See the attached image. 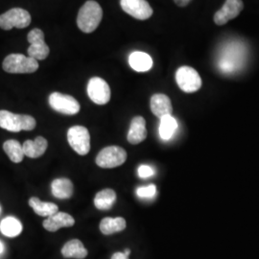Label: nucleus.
<instances>
[{"label": "nucleus", "instance_id": "obj_2", "mask_svg": "<svg viewBox=\"0 0 259 259\" xmlns=\"http://www.w3.org/2000/svg\"><path fill=\"white\" fill-rule=\"evenodd\" d=\"M36 119L27 114H16L11 111H0V127L13 133L32 131L36 128Z\"/></svg>", "mask_w": 259, "mask_h": 259}, {"label": "nucleus", "instance_id": "obj_1", "mask_svg": "<svg viewBox=\"0 0 259 259\" xmlns=\"http://www.w3.org/2000/svg\"><path fill=\"white\" fill-rule=\"evenodd\" d=\"M103 18V10L94 0L87 1L79 10L77 24L83 33H93L99 26Z\"/></svg>", "mask_w": 259, "mask_h": 259}, {"label": "nucleus", "instance_id": "obj_9", "mask_svg": "<svg viewBox=\"0 0 259 259\" xmlns=\"http://www.w3.org/2000/svg\"><path fill=\"white\" fill-rule=\"evenodd\" d=\"M50 107L60 113L74 115L80 111V104L74 97L60 93H53L49 96Z\"/></svg>", "mask_w": 259, "mask_h": 259}, {"label": "nucleus", "instance_id": "obj_23", "mask_svg": "<svg viewBox=\"0 0 259 259\" xmlns=\"http://www.w3.org/2000/svg\"><path fill=\"white\" fill-rule=\"evenodd\" d=\"M178 129V122L172 115H166L160 118L158 127V134L162 140H169L172 139Z\"/></svg>", "mask_w": 259, "mask_h": 259}, {"label": "nucleus", "instance_id": "obj_10", "mask_svg": "<svg viewBox=\"0 0 259 259\" xmlns=\"http://www.w3.org/2000/svg\"><path fill=\"white\" fill-rule=\"evenodd\" d=\"M88 94L95 104L106 105L111 99V89L102 78L93 77L88 83Z\"/></svg>", "mask_w": 259, "mask_h": 259}, {"label": "nucleus", "instance_id": "obj_21", "mask_svg": "<svg viewBox=\"0 0 259 259\" xmlns=\"http://www.w3.org/2000/svg\"><path fill=\"white\" fill-rule=\"evenodd\" d=\"M116 201V193L114 190L107 188L95 195L94 205L100 210L110 209Z\"/></svg>", "mask_w": 259, "mask_h": 259}, {"label": "nucleus", "instance_id": "obj_5", "mask_svg": "<svg viewBox=\"0 0 259 259\" xmlns=\"http://www.w3.org/2000/svg\"><path fill=\"white\" fill-rule=\"evenodd\" d=\"M176 81L179 88L186 93L198 92L202 87V79L191 66H182L176 72Z\"/></svg>", "mask_w": 259, "mask_h": 259}, {"label": "nucleus", "instance_id": "obj_30", "mask_svg": "<svg viewBox=\"0 0 259 259\" xmlns=\"http://www.w3.org/2000/svg\"><path fill=\"white\" fill-rule=\"evenodd\" d=\"M3 251H4V245H3V243L0 241V254H1Z\"/></svg>", "mask_w": 259, "mask_h": 259}, {"label": "nucleus", "instance_id": "obj_14", "mask_svg": "<svg viewBox=\"0 0 259 259\" xmlns=\"http://www.w3.org/2000/svg\"><path fill=\"white\" fill-rule=\"evenodd\" d=\"M74 218L65 212H58L49 216L47 219L44 221V228L50 232H55L62 228H69L74 226Z\"/></svg>", "mask_w": 259, "mask_h": 259}, {"label": "nucleus", "instance_id": "obj_12", "mask_svg": "<svg viewBox=\"0 0 259 259\" xmlns=\"http://www.w3.org/2000/svg\"><path fill=\"white\" fill-rule=\"evenodd\" d=\"M243 9L244 3L242 0H226L222 8L215 13L214 22L219 26L225 25L230 20L237 18Z\"/></svg>", "mask_w": 259, "mask_h": 259}, {"label": "nucleus", "instance_id": "obj_7", "mask_svg": "<svg viewBox=\"0 0 259 259\" xmlns=\"http://www.w3.org/2000/svg\"><path fill=\"white\" fill-rule=\"evenodd\" d=\"M127 159V152L119 146L103 149L96 157V164L102 168H114L122 165Z\"/></svg>", "mask_w": 259, "mask_h": 259}, {"label": "nucleus", "instance_id": "obj_16", "mask_svg": "<svg viewBox=\"0 0 259 259\" xmlns=\"http://www.w3.org/2000/svg\"><path fill=\"white\" fill-rule=\"evenodd\" d=\"M48 143L47 139L42 137H37L35 140H26L23 145L24 156L31 158H37L41 157L47 151Z\"/></svg>", "mask_w": 259, "mask_h": 259}, {"label": "nucleus", "instance_id": "obj_6", "mask_svg": "<svg viewBox=\"0 0 259 259\" xmlns=\"http://www.w3.org/2000/svg\"><path fill=\"white\" fill-rule=\"evenodd\" d=\"M31 16L26 10L13 8L0 15V28L3 30H11L13 28L23 29L30 25Z\"/></svg>", "mask_w": 259, "mask_h": 259}, {"label": "nucleus", "instance_id": "obj_27", "mask_svg": "<svg viewBox=\"0 0 259 259\" xmlns=\"http://www.w3.org/2000/svg\"><path fill=\"white\" fill-rule=\"evenodd\" d=\"M138 174L140 178H149L152 177L155 174L154 169L149 165H140L138 169Z\"/></svg>", "mask_w": 259, "mask_h": 259}, {"label": "nucleus", "instance_id": "obj_28", "mask_svg": "<svg viewBox=\"0 0 259 259\" xmlns=\"http://www.w3.org/2000/svg\"><path fill=\"white\" fill-rule=\"evenodd\" d=\"M111 259H129V256L124 252H115L112 254Z\"/></svg>", "mask_w": 259, "mask_h": 259}, {"label": "nucleus", "instance_id": "obj_32", "mask_svg": "<svg viewBox=\"0 0 259 259\" xmlns=\"http://www.w3.org/2000/svg\"><path fill=\"white\" fill-rule=\"evenodd\" d=\"M0 211H1V207H0Z\"/></svg>", "mask_w": 259, "mask_h": 259}, {"label": "nucleus", "instance_id": "obj_15", "mask_svg": "<svg viewBox=\"0 0 259 259\" xmlns=\"http://www.w3.org/2000/svg\"><path fill=\"white\" fill-rule=\"evenodd\" d=\"M147 138L146 121L142 116H136L133 118L130 126L127 139L131 144H139Z\"/></svg>", "mask_w": 259, "mask_h": 259}, {"label": "nucleus", "instance_id": "obj_11", "mask_svg": "<svg viewBox=\"0 0 259 259\" xmlns=\"http://www.w3.org/2000/svg\"><path fill=\"white\" fill-rule=\"evenodd\" d=\"M121 8L131 17L146 20L153 15V9L146 0H120Z\"/></svg>", "mask_w": 259, "mask_h": 259}, {"label": "nucleus", "instance_id": "obj_22", "mask_svg": "<svg viewBox=\"0 0 259 259\" xmlns=\"http://www.w3.org/2000/svg\"><path fill=\"white\" fill-rule=\"evenodd\" d=\"M126 229V221L122 217L116 218H104L100 223V231L105 235H111L116 232H120Z\"/></svg>", "mask_w": 259, "mask_h": 259}, {"label": "nucleus", "instance_id": "obj_18", "mask_svg": "<svg viewBox=\"0 0 259 259\" xmlns=\"http://www.w3.org/2000/svg\"><path fill=\"white\" fill-rule=\"evenodd\" d=\"M129 64L134 70L138 72H146L152 68L153 60L147 53L136 51L130 55Z\"/></svg>", "mask_w": 259, "mask_h": 259}, {"label": "nucleus", "instance_id": "obj_20", "mask_svg": "<svg viewBox=\"0 0 259 259\" xmlns=\"http://www.w3.org/2000/svg\"><path fill=\"white\" fill-rule=\"evenodd\" d=\"M29 205L33 208L36 214L42 217H49L59 211L58 205L53 203H47L40 201L37 197H32L29 200Z\"/></svg>", "mask_w": 259, "mask_h": 259}, {"label": "nucleus", "instance_id": "obj_17", "mask_svg": "<svg viewBox=\"0 0 259 259\" xmlns=\"http://www.w3.org/2000/svg\"><path fill=\"white\" fill-rule=\"evenodd\" d=\"M51 190L53 196L58 199H69L73 195V184L66 178L56 179L51 184Z\"/></svg>", "mask_w": 259, "mask_h": 259}, {"label": "nucleus", "instance_id": "obj_29", "mask_svg": "<svg viewBox=\"0 0 259 259\" xmlns=\"http://www.w3.org/2000/svg\"><path fill=\"white\" fill-rule=\"evenodd\" d=\"M191 1H192V0H174V2L176 3L178 6H180V7H185V6H187Z\"/></svg>", "mask_w": 259, "mask_h": 259}, {"label": "nucleus", "instance_id": "obj_13", "mask_svg": "<svg viewBox=\"0 0 259 259\" xmlns=\"http://www.w3.org/2000/svg\"><path fill=\"white\" fill-rule=\"evenodd\" d=\"M150 107L152 112L159 119L166 115H172L173 107L170 98L162 93L154 94L151 97Z\"/></svg>", "mask_w": 259, "mask_h": 259}, {"label": "nucleus", "instance_id": "obj_24", "mask_svg": "<svg viewBox=\"0 0 259 259\" xmlns=\"http://www.w3.org/2000/svg\"><path fill=\"white\" fill-rule=\"evenodd\" d=\"M0 232L7 237H16L22 232V225L15 217H6L0 223Z\"/></svg>", "mask_w": 259, "mask_h": 259}, {"label": "nucleus", "instance_id": "obj_8", "mask_svg": "<svg viewBox=\"0 0 259 259\" xmlns=\"http://www.w3.org/2000/svg\"><path fill=\"white\" fill-rule=\"evenodd\" d=\"M30 47L28 48V56L37 60L42 61L49 55V47L45 41V34L42 30L35 28L29 32L27 36Z\"/></svg>", "mask_w": 259, "mask_h": 259}, {"label": "nucleus", "instance_id": "obj_3", "mask_svg": "<svg viewBox=\"0 0 259 259\" xmlns=\"http://www.w3.org/2000/svg\"><path fill=\"white\" fill-rule=\"evenodd\" d=\"M4 71L8 73H33L38 68L37 60L22 54H11L7 56L2 64Z\"/></svg>", "mask_w": 259, "mask_h": 259}, {"label": "nucleus", "instance_id": "obj_4", "mask_svg": "<svg viewBox=\"0 0 259 259\" xmlns=\"http://www.w3.org/2000/svg\"><path fill=\"white\" fill-rule=\"evenodd\" d=\"M67 140L70 147L80 156H85L91 150V135L83 126H73L67 132Z\"/></svg>", "mask_w": 259, "mask_h": 259}, {"label": "nucleus", "instance_id": "obj_25", "mask_svg": "<svg viewBox=\"0 0 259 259\" xmlns=\"http://www.w3.org/2000/svg\"><path fill=\"white\" fill-rule=\"evenodd\" d=\"M3 150L5 151V153L7 154L10 159L15 163L21 162L23 160V157H25L24 153H23L22 145H20L19 141L15 140V139L7 140L3 144Z\"/></svg>", "mask_w": 259, "mask_h": 259}, {"label": "nucleus", "instance_id": "obj_26", "mask_svg": "<svg viewBox=\"0 0 259 259\" xmlns=\"http://www.w3.org/2000/svg\"><path fill=\"white\" fill-rule=\"evenodd\" d=\"M137 194L139 198L151 199L157 194V187L155 185H149L147 186H140L137 189Z\"/></svg>", "mask_w": 259, "mask_h": 259}, {"label": "nucleus", "instance_id": "obj_19", "mask_svg": "<svg viewBox=\"0 0 259 259\" xmlns=\"http://www.w3.org/2000/svg\"><path fill=\"white\" fill-rule=\"evenodd\" d=\"M62 254L65 258L83 259L88 255V250L81 241L72 239L65 243L62 249Z\"/></svg>", "mask_w": 259, "mask_h": 259}, {"label": "nucleus", "instance_id": "obj_31", "mask_svg": "<svg viewBox=\"0 0 259 259\" xmlns=\"http://www.w3.org/2000/svg\"><path fill=\"white\" fill-rule=\"evenodd\" d=\"M124 253L129 256L130 253H131V250L130 249H126V250H124Z\"/></svg>", "mask_w": 259, "mask_h": 259}]
</instances>
